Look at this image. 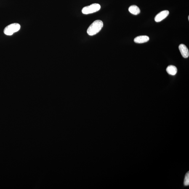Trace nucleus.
<instances>
[{
  "label": "nucleus",
  "instance_id": "obj_4",
  "mask_svg": "<svg viewBox=\"0 0 189 189\" xmlns=\"http://www.w3.org/2000/svg\"><path fill=\"white\" fill-rule=\"evenodd\" d=\"M169 12L168 10H164L160 12L155 17V20L156 22H159L166 18L169 15Z\"/></svg>",
  "mask_w": 189,
  "mask_h": 189
},
{
  "label": "nucleus",
  "instance_id": "obj_6",
  "mask_svg": "<svg viewBox=\"0 0 189 189\" xmlns=\"http://www.w3.org/2000/svg\"><path fill=\"white\" fill-rule=\"evenodd\" d=\"M149 37L146 36H141L136 37L134 38V42L138 43V44H142L147 42L149 40Z\"/></svg>",
  "mask_w": 189,
  "mask_h": 189
},
{
  "label": "nucleus",
  "instance_id": "obj_2",
  "mask_svg": "<svg viewBox=\"0 0 189 189\" xmlns=\"http://www.w3.org/2000/svg\"><path fill=\"white\" fill-rule=\"evenodd\" d=\"M20 28V26L19 24H11L4 28V32L5 34L7 36H11L14 33L19 31Z\"/></svg>",
  "mask_w": 189,
  "mask_h": 189
},
{
  "label": "nucleus",
  "instance_id": "obj_3",
  "mask_svg": "<svg viewBox=\"0 0 189 189\" xmlns=\"http://www.w3.org/2000/svg\"><path fill=\"white\" fill-rule=\"evenodd\" d=\"M100 9L101 6L100 4L95 3V4H91L90 5L86 6L83 8L82 12L84 14H91L97 12L100 10Z\"/></svg>",
  "mask_w": 189,
  "mask_h": 189
},
{
  "label": "nucleus",
  "instance_id": "obj_1",
  "mask_svg": "<svg viewBox=\"0 0 189 189\" xmlns=\"http://www.w3.org/2000/svg\"><path fill=\"white\" fill-rule=\"evenodd\" d=\"M103 26V22L101 20H95L88 28L87 33L89 36H94L98 33L102 29Z\"/></svg>",
  "mask_w": 189,
  "mask_h": 189
},
{
  "label": "nucleus",
  "instance_id": "obj_8",
  "mask_svg": "<svg viewBox=\"0 0 189 189\" xmlns=\"http://www.w3.org/2000/svg\"><path fill=\"white\" fill-rule=\"evenodd\" d=\"M166 71L169 74L174 75L177 72V67L174 65H170L166 68Z\"/></svg>",
  "mask_w": 189,
  "mask_h": 189
},
{
  "label": "nucleus",
  "instance_id": "obj_9",
  "mask_svg": "<svg viewBox=\"0 0 189 189\" xmlns=\"http://www.w3.org/2000/svg\"><path fill=\"white\" fill-rule=\"evenodd\" d=\"M189 185V172H187L186 173L184 177V186H187Z\"/></svg>",
  "mask_w": 189,
  "mask_h": 189
},
{
  "label": "nucleus",
  "instance_id": "obj_7",
  "mask_svg": "<svg viewBox=\"0 0 189 189\" xmlns=\"http://www.w3.org/2000/svg\"><path fill=\"white\" fill-rule=\"evenodd\" d=\"M129 11L131 14L134 15H137L140 13V10L139 8L136 5H133L130 6L129 8Z\"/></svg>",
  "mask_w": 189,
  "mask_h": 189
},
{
  "label": "nucleus",
  "instance_id": "obj_5",
  "mask_svg": "<svg viewBox=\"0 0 189 189\" xmlns=\"http://www.w3.org/2000/svg\"><path fill=\"white\" fill-rule=\"evenodd\" d=\"M179 49L182 57L184 58H188L189 56V52L187 46L184 44H181L179 46Z\"/></svg>",
  "mask_w": 189,
  "mask_h": 189
},
{
  "label": "nucleus",
  "instance_id": "obj_10",
  "mask_svg": "<svg viewBox=\"0 0 189 189\" xmlns=\"http://www.w3.org/2000/svg\"><path fill=\"white\" fill-rule=\"evenodd\" d=\"M188 20H189V16H188Z\"/></svg>",
  "mask_w": 189,
  "mask_h": 189
}]
</instances>
